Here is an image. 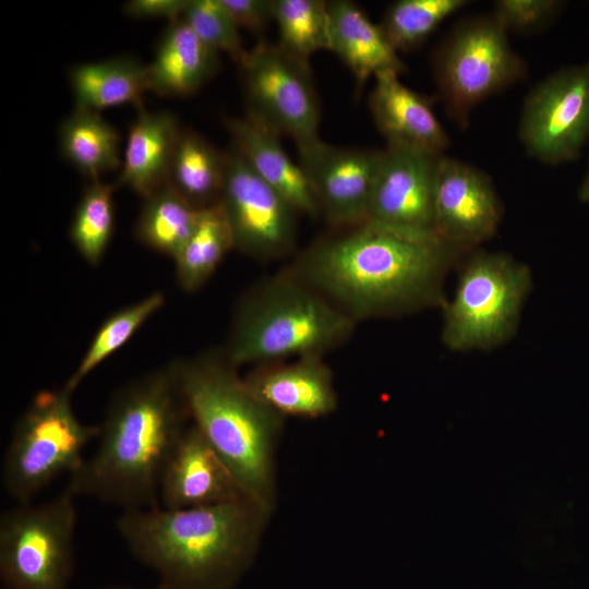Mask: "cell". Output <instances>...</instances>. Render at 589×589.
<instances>
[{"mask_svg": "<svg viewBox=\"0 0 589 589\" xmlns=\"http://www.w3.org/2000/svg\"><path fill=\"white\" fill-rule=\"evenodd\" d=\"M462 254L433 231L366 219L313 241L284 269L358 323L441 308Z\"/></svg>", "mask_w": 589, "mask_h": 589, "instance_id": "1", "label": "cell"}, {"mask_svg": "<svg viewBox=\"0 0 589 589\" xmlns=\"http://www.w3.org/2000/svg\"><path fill=\"white\" fill-rule=\"evenodd\" d=\"M191 420L173 363L121 387L111 398L91 456L65 490L123 510L159 505V483Z\"/></svg>", "mask_w": 589, "mask_h": 589, "instance_id": "2", "label": "cell"}, {"mask_svg": "<svg viewBox=\"0 0 589 589\" xmlns=\"http://www.w3.org/2000/svg\"><path fill=\"white\" fill-rule=\"evenodd\" d=\"M249 500L123 510L117 531L168 589H231L252 566L269 519Z\"/></svg>", "mask_w": 589, "mask_h": 589, "instance_id": "3", "label": "cell"}, {"mask_svg": "<svg viewBox=\"0 0 589 589\" xmlns=\"http://www.w3.org/2000/svg\"><path fill=\"white\" fill-rule=\"evenodd\" d=\"M191 422L228 466L245 497L272 516L285 418L260 400L223 351L173 363Z\"/></svg>", "mask_w": 589, "mask_h": 589, "instance_id": "4", "label": "cell"}, {"mask_svg": "<svg viewBox=\"0 0 589 589\" xmlns=\"http://www.w3.org/2000/svg\"><path fill=\"white\" fill-rule=\"evenodd\" d=\"M356 325L324 296L281 269L242 296L223 352L236 368L324 357L342 346Z\"/></svg>", "mask_w": 589, "mask_h": 589, "instance_id": "5", "label": "cell"}, {"mask_svg": "<svg viewBox=\"0 0 589 589\" xmlns=\"http://www.w3.org/2000/svg\"><path fill=\"white\" fill-rule=\"evenodd\" d=\"M532 287L530 268L508 254L477 251L462 264L443 311L442 340L454 351L491 350L514 337Z\"/></svg>", "mask_w": 589, "mask_h": 589, "instance_id": "6", "label": "cell"}, {"mask_svg": "<svg viewBox=\"0 0 589 589\" xmlns=\"http://www.w3.org/2000/svg\"><path fill=\"white\" fill-rule=\"evenodd\" d=\"M72 393L40 390L20 417L4 453L1 481L16 504L33 502L56 478L72 473L84 449L99 434V425L80 421Z\"/></svg>", "mask_w": 589, "mask_h": 589, "instance_id": "7", "label": "cell"}, {"mask_svg": "<svg viewBox=\"0 0 589 589\" xmlns=\"http://www.w3.org/2000/svg\"><path fill=\"white\" fill-rule=\"evenodd\" d=\"M77 522L68 490L24 503L0 517V577L7 589H69Z\"/></svg>", "mask_w": 589, "mask_h": 589, "instance_id": "8", "label": "cell"}, {"mask_svg": "<svg viewBox=\"0 0 589 589\" xmlns=\"http://www.w3.org/2000/svg\"><path fill=\"white\" fill-rule=\"evenodd\" d=\"M524 73L521 58L493 14L458 25L435 58L440 93L449 113L460 121L476 105L515 83Z\"/></svg>", "mask_w": 589, "mask_h": 589, "instance_id": "9", "label": "cell"}, {"mask_svg": "<svg viewBox=\"0 0 589 589\" xmlns=\"http://www.w3.org/2000/svg\"><path fill=\"white\" fill-rule=\"evenodd\" d=\"M238 63L249 116L297 145L320 137V104L309 63L266 41L245 50Z\"/></svg>", "mask_w": 589, "mask_h": 589, "instance_id": "10", "label": "cell"}, {"mask_svg": "<svg viewBox=\"0 0 589 589\" xmlns=\"http://www.w3.org/2000/svg\"><path fill=\"white\" fill-rule=\"evenodd\" d=\"M218 202L235 249L259 261L275 260L292 251L299 213L254 172L233 145L225 152V177Z\"/></svg>", "mask_w": 589, "mask_h": 589, "instance_id": "11", "label": "cell"}, {"mask_svg": "<svg viewBox=\"0 0 589 589\" xmlns=\"http://www.w3.org/2000/svg\"><path fill=\"white\" fill-rule=\"evenodd\" d=\"M589 136V63L563 68L526 97L519 137L538 160L556 165L575 159Z\"/></svg>", "mask_w": 589, "mask_h": 589, "instance_id": "12", "label": "cell"}, {"mask_svg": "<svg viewBox=\"0 0 589 589\" xmlns=\"http://www.w3.org/2000/svg\"><path fill=\"white\" fill-rule=\"evenodd\" d=\"M297 146L320 215L335 229L366 220L382 151L337 147L320 137Z\"/></svg>", "mask_w": 589, "mask_h": 589, "instance_id": "13", "label": "cell"}, {"mask_svg": "<svg viewBox=\"0 0 589 589\" xmlns=\"http://www.w3.org/2000/svg\"><path fill=\"white\" fill-rule=\"evenodd\" d=\"M502 207L489 177L481 170L441 156L434 201V231L462 253L493 237Z\"/></svg>", "mask_w": 589, "mask_h": 589, "instance_id": "14", "label": "cell"}, {"mask_svg": "<svg viewBox=\"0 0 589 589\" xmlns=\"http://www.w3.org/2000/svg\"><path fill=\"white\" fill-rule=\"evenodd\" d=\"M442 155L387 144L382 151L368 219L434 231V201Z\"/></svg>", "mask_w": 589, "mask_h": 589, "instance_id": "15", "label": "cell"}, {"mask_svg": "<svg viewBox=\"0 0 589 589\" xmlns=\"http://www.w3.org/2000/svg\"><path fill=\"white\" fill-rule=\"evenodd\" d=\"M158 500L165 508L181 509L248 498L228 466L191 422L166 464Z\"/></svg>", "mask_w": 589, "mask_h": 589, "instance_id": "16", "label": "cell"}, {"mask_svg": "<svg viewBox=\"0 0 589 589\" xmlns=\"http://www.w3.org/2000/svg\"><path fill=\"white\" fill-rule=\"evenodd\" d=\"M243 380L260 400L285 419H317L330 414L338 406L333 373L324 357L255 365Z\"/></svg>", "mask_w": 589, "mask_h": 589, "instance_id": "17", "label": "cell"}, {"mask_svg": "<svg viewBox=\"0 0 589 589\" xmlns=\"http://www.w3.org/2000/svg\"><path fill=\"white\" fill-rule=\"evenodd\" d=\"M373 120L387 144L442 155L447 133L430 101L404 85L395 72L380 73L369 98Z\"/></svg>", "mask_w": 589, "mask_h": 589, "instance_id": "18", "label": "cell"}, {"mask_svg": "<svg viewBox=\"0 0 589 589\" xmlns=\"http://www.w3.org/2000/svg\"><path fill=\"white\" fill-rule=\"evenodd\" d=\"M232 145L254 172L283 195L299 214L320 215L309 181L300 167L283 148L279 134L247 115L225 119Z\"/></svg>", "mask_w": 589, "mask_h": 589, "instance_id": "19", "label": "cell"}, {"mask_svg": "<svg viewBox=\"0 0 589 589\" xmlns=\"http://www.w3.org/2000/svg\"><path fill=\"white\" fill-rule=\"evenodd\" d=\"M181 130L171 112L137 109L116 187H127L145 199L167 184Z\"/></svg>", "mask_w": 589, "mask_h": 589, "instance_id": "20", "label": "cell"}, {"mask_svg": "<svg viewBox=\"0 0 589 589\" xmlns=\"http://www.w3.org/2000/svg\"><path fill=\"white\" fill-rule=\"evenodd\" d=\"M218 56L182 19L170 22L146 64L148 92L163 97L195 93L217 71Z\"/></svg>", "mask_w": 589, "mask_h": 589, "instance_id": "21", "label": "cell"}, {"mask_svg": "<svg viewBox=\"0 0 589 589\" xmlns=\"http://www.w3.org/2000/svg\"><path fill=\"white\" fill-rule=\"evenodd\" d=\"M327 11L329 50L349 68L359 86L380 73L405 71V63L381 25L374 24L354 2L327 1Z\"/></svg>", "mask_w": 589, "mask_h": 589, "instance_id": "22", "label": "cell"}, {"mask_svg": "<svg viewBox=\"0 0 589 589\" xmlns=\"http://www.w3.org/2000/svg\"><path fill=\"white\" fill-rule=\"evenodd\" d=\"M74 108L100 112L121 105L143 108L148 92L146 64L118 56L74 64L68 72Z\"/></svg>", "mask_w": 589, "mask_h": 589, "instance_id": "23", "label": "cell"}, {"mask_svg": "<svg viewBox=\"0 0 589 589\" xmlns=\"http://www.w3.org/2000/svg\"><path fill=\"white\" fill-rule=\"evenodd\" d=\"M61 156L91 181L120 169L121 137L100 112L74 108L58 129Z\"/></svg>", "mask_w": 589, "mask_h": 589, "instance_id": "24", "label": "cell"}, {"mask_svg": "<svg viewBox=\"0 0 589 589\" xmlns=\"http://www.w3.org/2000/svg\"><path fill=\"white\" fill-rule=\"evenodd\" d=\"M224 177L225 153L182 128L168 183L194 207L204 208L219 201Z\"/></svg>", "mask_w": 589, "mask_h": 589, "instance_id": "25", "label": "cell"}, {"mask_svg": "<svg viewBox=\"0 0 589 589\" xmlns=\"http://www.w3.org/2000/svg\"><path fill=\"white\" fill-rule=\"evenodd\" d=\"M200 209L167 183L144 199L135 236L146 247L175 260L190 238Z\"/></svg>", "mask_w": 589, "mask_h": 589, "instance_id": "26", "label": "cell"}, {"mask_svg": "<svg viewBox=\"0 0 589 589\" xmlns=\"http://www.w3.org/2000/svg\"><path fill=\"white\" fill-rule=\"evenodd\" d=\"M232 249L231 230L219 202L201 208L190 238L173 260L179 286L189 292L201 288Z\"/></svg>", "mask_w": 589, "mask_h": 589, "instance_id": "27", "label": "cell"}, {"mask_svg": "<svg viewBox=\"0 0 589 589\" xmlns=\"http://www.w3.org/2000/svg\"><path fill=\"white\" fill-rule=\"evenodd\" d=\"M274 22L278 45L298 60L309 63L313 53L329 50L327 1L275 0Z\"/></svg>", "mask_w": 589, "mask_h": 589, "instance_id": "28", "label": "cell"}, {"mask_svg": "<svg viewBox=\"0 0 589 589\" xmlns=\"http://www.w3.org/2000/svg\"><path fill=\"white\" fill-rule=\"evenodd\" d=\"M115 183L91 181L84 189L70 226V239L80 255L98 265L109 245L115 226Z\"/></svg>", "mask_w": 589, "mask_h": 589, "instance_id": "29", "label": "cell"}, {"mask_svg": "<svg viewBox=\"0 0 589 589\" xmlns=\"http://www.w3.org/2000/svg\"><path fill=\"white\" fill-rule=\"evenodd\" d=\"M164 303V294L153 292L109 316L95 334L82 360L63 387L73 394L85 377L120 349Z\"/></svg>", "mask_w": 589, "mask_h": 589, "instance_id": "30", "label": "cell"}, {"mask_svg": "<svg viewBox=\"0 0 589 589\" xmlns=\"http://www.w3.org/2000/svg\"><path fill=\"white\" fill-rule=\"evenodd\" d=\"M467 4L466 0H399L388 8L380 25L398 52L421 43Z\"/></svg>", "mask_w": 589, "mask_h": 589, "instance_id": "31", "label": "cell"}, {"mask_svg": "<svg viewBox=\"0 0 589 589\" xmlns=\"http://www.w3.org/2000/svg\"><path fill=\"white\" fill-rule=\"evenodd\" d=\"M181 19L209 48L241 60L247 49L240 28L220 0H190Z\"/></svg>", "mask_w": 589, "mask_h": 589, "instance_id": "32", "label": "cell"}, {"mask_svg": "<svg viewBox=\"0 0 589 589\" xmlns=\"http://www.w3.org/2000/svg\"><path fill=\"white\" fill-rule=\"evenodd\" d=\"M562 3L556 0H498L493 16L506 32L531 33L546 26Z\"/></svg>", "mask_w": 589, "mask_h": 589, "instance_id": "33", "label": "cell"}, {"mask_svg": "<svg viewBox=\"0 0 589 589\" xmlns=\"http://www.w3.org/2000/svg\"><path fill=\"white\" fill-rule=\"evenodd\" d=\"M239 28L261 34L274 21L275 0H220Z\"/></svg>", "mask_w": 589, "mask_h": 589, "instance_id": "34", "label": "cell"}, {"mask_svg": "<svg viewBox=\"0 0 589 589\" xmlns=\"http://www.w3.org/2000/svg\"><path fill=\"white\" fill-rule=\"evenodd\" d=\"M190 0H130L122 12L132 19H164L169 23L182 17Z\"/></svg>", "mask_w": 589, "mask_h": 589, "instance_id": "35", "label": "cell"}, {"mask_svg": "<svg viewBox=\"0 0 589 589\" xmlns=\"http://www.w3.org/2000/svg\"><path fill=\"white\" fill-rule=\"evenodd\" d=\"M578 197L580 201L589 203V170L579 189Z\"/></svg>", "mask_w": 589, "mask_h": 589, "instance_id": "36", "label": "cell"}, {"mask_svg": "<svg viewBox=\"0 0 589 589\" xmlns=\"http://www.w3.org/2000/svg\"><path fill=\"white\" fill-rule=\"evenodd\" d=\"M107 589H133V588H127V587H111V588H107ZM152 589H168L166 586H164L163 584H158L156 587L152 588Z\"/></svg>", "mask_w": 589, "mask_h": 589, "instance_id": "37", "label": "cell"}]
</instances>
